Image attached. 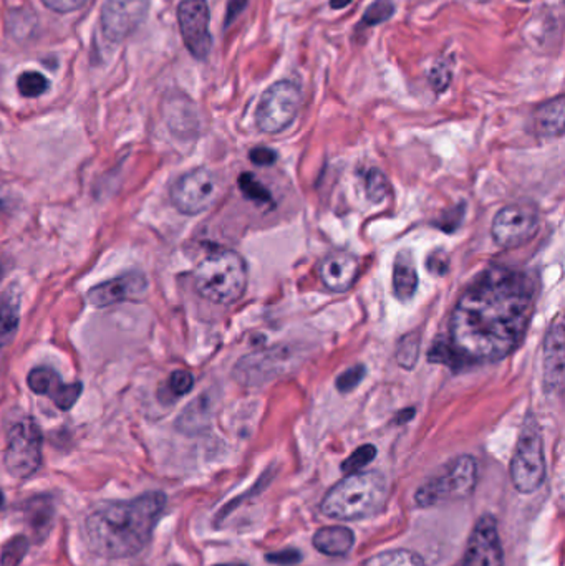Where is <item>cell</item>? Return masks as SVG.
<instances>
[{"label": "cell", "instance_id": "6da1fadb", "mask_svg": "<svg viewBox=\"0 0 565 566\" xmlns=\"http://www.w3.org/2000/svg\"><path fill=\"white\" fill-rule=\"evenodd\" d=\"M533 280L508 267L486 268L459 297L449 320L455 361L492 363L523 342L533 317Z\"/></svg>", "mask_w": 565, "mask_h": 566}, {"label": "cell", "instance_id": "7a4b0ae2", "mask_svg": "<svg viewBox=\"0 0 565 566\" xmlns=\"http://www.w3.org/2000/svg\"><path fill=\"white\" fill-rule=\"evenodd\" d=\"M166 507L163 492H148L127 502H110L85 522L88 546L105 558H128L148 545Z\"/></svg>", "mask_w": 565, "mask_h": 566}, {"label": "cell", "instance_id": "3957f363", "mask_svg": "<svg viewBox=\"0 0 565 566\" xmlns=\"http://www.w3.org/2000/svg\"><path fill=\"white\" fill-rule=\"evenodd\" d=\"M388 481L376 470L347 474L325 493L321 503L323 515L340 522L370 518L388 501Z\"/></svg>", "mask_w": 565, "mask_h": 566}, {"label": "cell", "instance_id": "277c9868", "mask_svg": "<svg viewBox=\"0 0 565 566\" xmlns=\"http://www.w3.org/2000/svg\"><path fill=\"white\" fill-rule=\"evenodd\" d=\"M198 293L217 305H233L244 295L247 266L234 250H216L204 257L194 270Z\"/></svg>", "mask_w": 565, "mask_h": 566}, {"label": "cell", "instance_id": "5b68a950", "mask_svg": "<svg viewBox=\"0 0 565 566\" xmlns=\"http://www.w3.org/2000/svg\"><path fill=\"white\" fill-rule=\"evenodd\" d=\"M478 483V462L472 456H459L421 483L415 492V502L421 509L470 497Z\"/></svg>", "mask_w": 565, "mask_h": 566}, {"label": "cell", "instance_id": "8992f818", "mask_svg": "<svg viewBox=\"0 0 565 566\" xmlns=\"http://www.w3.org/2000/svg\"><path fill=\"white\" fill-rule=\"evenodd\" d=\"M511 482L521 493H534L545 481L544 442L541 428L534 417L524 421L521 434L512 456Z\"/></svg>", "mask_w": 565, "mask_h": 566}, {"label": "cell", "instance_id": "52a82bcc", "mask_svg": "<svg viewBox=\"0 0 565 566\" xmlns=\"http://www.w3.org/2000/svg\"><path fill=\"white\" fill-rule=\"evenodd\" d=\"M300 101V86L290 80H280L269 86L257 107V128L267 135H278L288 128L297 118Z\"/></svg>", "mask_w": 565, "mask_h": 566}, {"label": "cell", "instance_id": "ba28073f", "mask_svg": "<svg viewBox=\"0 0 565 566\" xmlns=\"http://www.w3.org/2000/svg\"><path fill=\"white\" fill-rule=\"evenodd\" d=\"M4 462L5 469L17 479H27L40 467L42 432L31 417H23L12 426Z\"/></svg>", "mask_w": 565, "mask_h": 566}, {"label": "cell", "instance_id": "9c48e42d", "mask_svg": "<svg viewBox=\"0 0 565 566\" xmlns=\"http://www.w3.org/2000/svg\"><path fill=\"white\" fill-rule=\"evenodd\" d=\"M221 194V181L213 171L198 168L182 174L171 189L174 207L186 215L201 214L213 205Z\"/></svg>", "mask_w": 565, "mask_h": 566}, {"label": "cell", "instance_id": "30bf717a", "mask_svg": "<svg viewBox=\"0 0 565 566\" xmlns=\"http://www.w3.org/2000/svg\"><path fill=\"white\" fill-rule=\"evenodd\" d=\"M539 229V213L531 204H509L496 214L490 235L498 246L512 248L529 242Z\"/></svg>", "mask_w": 565, "mask_h": 566}, {"label": "cell", "instance_id": "8fae6325", "mask_svg": "<svg viewBox=\"0 0 565 566\" xmlns=\"http://www.w3.org/2000/svg\"><path fill=\"white\" fill-rule=\"evenodd\" d=\"M176 15L186 48L194 58L206 60L213 50V37L209 30L211 12L207 0H181Z\"/></svg>", "mask_w": 565, "mask_h": 566}, {"label": "cell", "instance_id": "7c38bea8", "mask_svg": "<svg viewBox=\"0 0 565 566\" xmlns=\"http://www.w3.org/2000/svg\"><path fill=\"white\" fill-rule=\"evenodd\" d=\"M150 0H105L100 23L108 40L123 42L146 21Z\"/></svg>", "mask_w": 565, "mask_h": 566}, {"label": "cell", "instance_id": "4fadbf2b", "mask_svg": "<svg viewBox=\"0 0 565 566\" xmlns=\"http://www.w3.org/2000/svg\"><path fill=\"white\" fill-rule=\"evenodd\" d=\"M461 562L468 566H504L501 536L492 515H482L476 522Z\"/></svg>", "mask_w": 565, "mask_h": 566}, {"label": "cell", "instance_id": "5bb4252c", "mask_svg": "<svg viewBox=\"0 0 565 566\" xmlns=\"http://www.w3.org/2000/svg\"><path fill=\"white\" fill-rule=\"evenodd\" d=\"M148 280L139 272H128L121 277L111 278L88 292V301L95 307H110L121 301H133L145 297Z\"/></svg>", "mask_w": 565, "mask_h": 566}, {"label": "cell", "instance_id": "9a60e30c", "mask_svg": "<svg viewBox=\"0 0 565 566\" xmlns=\"http://www.w3.org/2000/svg\"><path fill=\"white\" fill-rule=\"evenodd\" d=\"M565 332L562 315H559L544 340V387L547 393L559 395L564 389Z\"/></svg>", "mask_w": 565, "mask_h": 566}, {"label": "cell", "instance_id": "2e32d148", "mask_svg": "<svg viewBox=\"0 0 565 566\" xmlns=\"http://www.w3.org/2000/svg\"><path fill=\"white\" fill-rule=\"evenodd\" d=\"M27 383L35 395L47 396L62 411L75 406L84 391L80 383H64L62 378L50 368H35L29 374Z\"/></svg>", "mask_w": 565, "mask_h": 566}, {"label": "cell", "instance_id": "e0dca14e", "mask_svg": "<svg viewBox=\"0 0 565 566\" xmlns=\"http://www.w3.org/2000/svg\"><path fill=\"white\" fill-rule=\"evenodd\" d=\"M319 274L327 289L333 293H343L355 285L360 274V262L352 254L331 252L322 260Z\"/></svg>", "mask_w": 565, "mask_h": 566}, {"label": "cell", "instance_id": "ac0fdd59", "mask_svg": "<svg viewBox=\"0 0 565 566\" xmlns=\"http://www.w3.org/2000/svg\"><path fill=\"white\" fill-rule=\"evenodd\" d=\"M312 545L317 552H321L322 555L343 556L355 545V535L350 528L341 525L323 527L313 534Z\"/></svg>", "mask_w": 565, "mask_h": 566}, {"label": "cell", "instance_id": "d6986e66", "mask_svg": "<svg viewBox=\"0 0 565 566\" xmlns=\"http://www.w3.org/2000/svg\"><path fill=\"white\" fill-rule=\"evenodd\" d=\"M535 129L541 138H561L564 135V95L552 98L535 109Z\"/></svg>", "mask_w": 565, "mask_h": 566}, {"label": "cell", "instance_id": "ffe728a7", "mask_svg": "<svg viewBox=\"0 0 565 566\" xmlns=\"http://www.w3.org/2000/svg\"><path fill=\"white\" fill-rule=\"evenodd\" d=\"M418 289V272L415 260L408 250L400 252L393 264V293L398 300L413 299Z\"/></svg>", "mask_w": 565, "mask_h": 566}, {"label": "cell", "instance_id": "44dd1931", "mask_svg": "<svg viewBox=\"0 0 565 566\" xmlns=\"http://www.w3.org/2000/svg\"><path fill=\"white\" fill-rule=\"evenodd\" d=\"M21 297L15 287L5 290L0 301V348L7 346L15 338L19 330Z\"/></svg>", "mask_w": 565, "mask_h": 566}, {"label": "cell", "instance_id": "7402d4cb", "mask_svg": "<svg viewBox=\"0 0 565 566\" xmlns=\"http://www.w3.org/2000/svg\"><path fill=\"white\" fill-rule=\"evenodd\" d=\"M27 522L32 527L35 535L40 538L43 535L47 534L50 530V524H52V517H54V507L52 502L45 497H37L32 499L31 502L27 503Z\"/></svg>", "mask_w": 565, "mask_h": 566}, {"label": "cell", "instance_id": "603a6c76", "mask_svg": "<svg viewBox=\"0 0 565 566\" xmlns=\"http://www.w3.org/2000/svg\"><path fill=\"white\" fill-rule=\"evenodd\" d=\"M363 566H427L423 556L418 555L416 552L405 550V548H396L388 550L368 558Z\"/></svg>", "mask_w": 565, "mask_h": 566}, {"label": "cell", "instance_id": "cb8c5ba5", "mask_svg": "<svg viewBox=\"0 0 565 566\" xmlns=\"http://www.w3.org/2000/svg\"><path fill=\"white\" fill-rule=\"evenodd\" d=\"M17 90L22 97L39 98L50 90V82L40 72L29 70L17 78Z\"/></svg>", "mask_w": 565, "mask_h": 566}, {"label": "cell", "instance_id": "d4e9b609", "mask_svg": "<svg viewBox=\"0 0 565 566\" xmlns=\"http://www.w3.org/2000/svg\"><path fill=\"white\" fill-rule=\"evenodd\" d=\"M365 191L368 201L374 204L384 203L392 193L390 182L380 170H370L365 176Z\"/></svg>", "mask_w": 565, "mask_h": 566}, {"label": "cell", "instance_id": "484cf974", "mask_svg": "<svg viewBox=\"0 0 565 566\" xmlns=\"http://www.w3.org/2000/svg\"><path fill=\"white\" fill-rule=\"evenodd\" d=\"M239 189L244 197H247L249 201L257 204H270L272 203V196L269 193L266 186L260 181H257L256 176L252 172H243L239 176Z\"/></svg>", "mask_w": 565, "mask_h": 566}, {"label": "cell", "instance_id": "4316f807", "mask_svg": "<svg viewBox=\"0 0 565 566\" xmlns=\"http://www.w3.org/2000/svg\"><path fill=\"white\" fill-rule=\"evenodd\" d=\"M419 344H421V338L416 333L405 335L400 340L396 348V361L402 368H406V370L415 368L418 356H419Z\"/></svg>", "mask_w": 565, "mask_h": 566}, {"label": "cell", "instance_id": "83f0119b", "mask_svg": "<svg viewBox=\"0 0 565 566\" xmlns=\"http://www.w3.org/2000/svg\"><path fill=\"white\" fill-rule=\"evenodd\" d=\"M29 552V538L19 535L11 538L0 553V566H19Z\"/></svg>", "mask_w": 565, "mask_h": 566}, {"label": "cell", "instance_id": "f1b7e54d", "mask_svg": "<svg viewBox=\"0 0 565 566\" xmlns=\"http://www.w3.org/2000/svg\"><path fill=\"white\" fill-rule=\"evenodd\" d=\"M393 13H395V5L390 0H376L365 12L360 25H363V27H375L378 23H384L388 19H392Z\"/></svg>", "mask_w": 565, "mask_h": 566}, {"label": "cell", "instance_id": "f546056e", "mask_svg": "<svg viewBox=\"0 0 565 566\" xmlns=\"http://www.w3.org/2000/svg\"><path fill=\"white\" fill-rule=\"evenodd\" d=\"M375 457H376V448H375V446H372V444L360 446L358 449L353 452L349 459H345V462L341 464V470H343L345 474L360 472V470H362L363 467H366Z\"/></svg>", "mask_w": 565, "mask_h": 566}, {"label": "cell", "instance_id": "4dcf8cb0", "mask_svg": "<svg viewBox=\"0 0 565 566\" xmlns=\"http://www.w3.org/2000/svg\"><path fill=\"white\" fill-rule=\"evenodd\" d=\"M365 374H366V368H365L363 364H357V366H353V368H349L347 371H343V373L337 378L335 386H337V389H339L340 393H350L357 386L362 383Z\"/></svg>", "mask_w": 565, "mask_h": 566}, {"label": "cell", "instance_id": "1f68e13d", "mask_svg": "<svg viewBox=\"0 0 565 566\" xmlns=\"http://www.w3.org/2000/svg\"><path fill=\"white\" fill-rule=\"evenodd\" d=\"M194 386V376L190 371H174L171 374L170 381H168V391L174 397L188 395Z\"/></svg>", "mask_w": 565, "mask_h": 566}, {"label": "cell", "instance_id": "d6a6232c", "mask_svg": "<svg viewBox=\"0 0 565 566\" xmlns=\"http://www.w3.org/2000/svg\"><path fill=\"white\" fill-rule=\"evenodd\" d=\"M429 82H431L433 88L437 90V93H443V91L448 88L449 82H451L449 65H437V66L429 72Z\"/></svg>", "mask_w": 565, "mask_h": 566}, {"label": "cell", "instance_id": "836d02e7", "mask_svg": "<svg viewBox=\"0 0 565 566\" xmlns=\"http://www.w3.org/2000/svg\"><path fill=\"white\" fill-rule=\"evenodd\" d=\"M43 5L58 13H70L85 7L88 0H42Z\"/></svg>", "mask_w": 565, "mask_h": 566}, {"label": "cell", "instance_id": "e575fe53", "mask_svg": "<svg viewBox=\"0 0 565 566\" xmlns=\"http://www.w3.org/2000/svg\"><path fill=\"white\" fill-rule=\"evenodd\" d=\"M300 555L297 550H294V548H287V550H280V552H274V553H269L266 556L267 562H270V563H276V565L280 566H294L297 565L300 562Z\"/></svg>", "mask_w": 565, "mask_h": 566}, {"label": "cell", "instance_id": "d590c367", "mask_svg": "<svg viewBox=\"0 0 565 566\" xmlns=\"http://www.w3.org/2000/svg\"><path fill=\"white\" fill-rule=\"evenodd\" d=\"M427 267L431 274H437V275H443L448 272V256L445 252H433L431 256L428 257Z\"/></svg>", "mask_w": 565, "mask_h": 566}, {"label": "cell", "instance_id": "8d00e7d4", "mask_svg": "<svg viewBox=\"0 0 565 566\" xmlns=\"http://www.w3.org/2000/svg\"><path fill=\"white\" fill-rule=\"evenodd\" d=\"M249 160L257 166H272L278 161V154L269 148H254L249 154Z\"/></svg>", "mask_w": 565, "mask_h": 566}, {"label": "cell", "instance_id": "74e56055", "mask_svg": "<svg viewBox=\"0 0 565 566\" xmlns=\"http://www.w3.org/2000/svg\"><path fill=\"white\" fill-rule=\"evenodd\" d=\"M247 4L249 0H229L227 12H225V27H229L244 12Z\"/></svg>", "mask_w": 565, "mask_h": 566}, {"label": "cell", "instance_id": "f35d334b", "mask_svg": "<svg viewBox=\"0 0 565 566\" xmlns=\"http://www.w3.org/2000/svg\"><path fill=\"white\" fill-rule=\"evenodd\" d=\"M463 214H464V205H458L456 209H453L451 213H448V217L445 215L443 217V221L445 222H441V224H437L443 232H453V225H451V221H455V224H461V219H463Z\"/></svg>", "mask_w": 565, "mask_h": 566}, {"label": "cell", "instance_id": "ab89813d", "mask_svg": "<svg viewBox=\"0 0 565 566\" xmlns=\"http://www.w3.org/2000/svg\"><path fill=\"white\" fill-rule=\"evenodd\" d=\"M353 0H331V7L333 11H341L345 7H349Z\"/></svg>", "mask_w": 565, "mask_h": 566}, {"label": "cell", "instance_id": "60d3db41", "mask_svg": "<svg viewBox=\"0 0 565 566\" xmlns=\"http://www.w3.org/2000/svg\"><path fill=\"white\" fill-rule=\"evenodd\" d=\"M214 566H247L244 563H223V565H214Z\"/></svg>", "mask_w": 565, "mask_h": 566}, {"label": "cell", "instance_id": "b9f144b4", "mask_svg": "<svg viewBox=\"0 0 565 566\" xmlns=\"http://www.w3.org/2000/svg\"><path fill=\"white\" fill-rule=\"evenodd\" d=\"M2 503H4V495H2V492H0V507H2Z\"/></svg>", "mask_w": 565, "mask_h": 566}, {"label": "cell", "instance_id": "7bdbcfd3", "mask_svg": "<svg viewBox=\"0 0 565 566\" xmlns=\"http://www.w3.org/2000/svg\"><path fill=\"white\" fill-rule=\"evenodd\" d=\"M455 566H468V565H464V563H463V562H459L458 565H455Z\"/></svg>", "mask_w": 565, "mask_h": 566}]
</instances>
